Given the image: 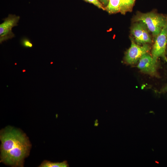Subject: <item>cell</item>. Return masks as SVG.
<instances>
[{
  "label": "cell",
  "mask_w": 167,
  "mask_h": 167,
  "mask_svg": "<svg viewBox=\"0 0 167 167\" xmlns=\"http://www.w3.org/2000/svg\"><path fill=\"white\" fill-rule=\"evenodd\" d=\"M135 0H120V12L125 14L132 11Z\"/></svg>",
  "instance_id": "obj_8"
},
{
  "label": "cell",
  "mask_w": 167,
  "mask_h": 167,
  "mask_svg": "<svg viewBox=\"0 0 167 167\" xmlns=\"http://www.w3.org/2000/svg\"><path fill=\"white\" fill-rule=\"evenodd\" d=\"M162 91L167 92V86H165L163 88L162 90Z\"/></svg>",
  "instance_id": "obj_14"
},
{
  "label": "cell",
  "mask_w": 167,
  "mask_h": 167,
  "mask_svg": "<svg viewBox=\"0 0 167 167\" xmlns=\"http://www.w3.org/2000/svg\"><path fill=\"white\" fill-rule=\"evenodd\" d=\"M147 28L145 24L141 22L136 23L132 27L131 33L138 45L151 42L152 40Z\"/></svg>",
  "instance_id": "obj_6"
},
{
  "label": "cell",
  "mask_w": 167,
  "mask_h": 167,
  "mask_svg": "<svg viewBox=\"0 0 167 167\" xmlns=\"http://www.w3.org/2000/svg\"><path fill=\"white\" fill-rule=\"evenodd\" d=\"M167 44V22L160 33L156 36L152 50V57L156 62L159 57L167 61L165 55V49Z\"/></svg>",
  "instance_id": "obj_3"
},
{
  "label": "cell",
  "mask_w": 167,
  "mask_h": 167,
  "mask_svg": "<svg viewBox=\"0 0 167 167\" xmlns=\"http://www.w3.org/2000/svg\"><path fill=\"white\" fill-rule=\"evenodd\" d=\"M104 6H106L108 5L109 0H98Z\"/></svg>",
  "instance_id": "obj_13"
},
{
  "label": "cell",
  "mask_w": 167,
  "mask_h": 167,
  "mask_svg": "<svg viewBox=\"0 0 167 167\" xmlns=\"http://www.w3.org/2000/svg\"><path fill=\"white\" fill-rule=\"evenodd\" d=\"M21 45L24 47L27 48H31L33 45L31 41L27 37H24L20 40Z\"/></svg>",
  "instance_id": "obj_11"
},
{
  "label": "cell",
  "mask_w": 167,
  "mask_h": 167,
  "mask_svg": "<svg viewBox=\"0 0 167 167\" xmlns=\"http://www.w3.org/2000/svg\"><path fill=\"white\" fill-rule=\"evenodd\" d=\"M20 17L9 14L7 17L3 19V22L0 24V43L15 37L12 31V28L18 25Z\"/></svg>",
  "instance_id": "obj_4"
},
{
  "label": "cell",
  "mask_w": 167,
  "mask_h": 167,
  "mask_svg": "<svg viewBox=\"0 0 167 167\" xmlns=\"http://www.w3.org/2000/svg\"><path fill=\"white\" fill-rule=\"evenodd\" d=\"M86 2L92 4L99 9L105 10L103 5L98 0H83Z\"/></svg>",
  "instance_id": "obj_12"
},
{
  "label": "cell",
  "mask_w": 167,
  "mask_h": 167,
  "mask_svg": "<svg viewBox=\"0 0 167 167\" xmlns=\"http://www.w3.org/2000/svg\"><path fill=\"white\" fill-rule=\"evenodd\" d=\"M0 139L1 162L13 166H23L31 147L26 135L9 126L1 131Z\"/></svg>",
  "instance_id": "obj_1"
},
{
  "label": "cell",
  "mask_w": 167,
  "mask_h": 167,
  "mask_svg": "<svg viewBox=\"0 0 167 167\" xmlns=\"http://www.w3.org/2000/svg\"><path fill=\"white\" fill-rule=\"evenodd\" d=\"M150 47L147 44L140 46L136 44L134 39H131V47L127 51L125 57V60L128 64L136 63L144 54L149 51Z\"/></svg>",
  "instance_id": "obj_5"
},
{
  "label": "cell",
  "mask_w": 167,
  "mask_h": 167,
  "mask_svg": "<svg viewBox=\"0 0 167 167\" xmlns=\"http://www.w3.org/2000/svg\"><path fill=\"white\" fill-rule=\"evenodd\" d=\"M137 66L144 73L152 75L156 74V62L148 53L143 55L140 58Z\"/></svg>",
  "instance_id": "obj_7"
},
{
  "label": "cell",
  "mask_w": 167,
  "mask_h": 167,
  "mask_svg": "<svg viewBox=\"0 0 167 167\" xmlns=\"http://www.w3.org/2000/svg\"><path fill=\"white\" fill-rule=\"evenodd\" d=\"M41 167H67L69 165L66 161H64L61 162H52L50 161H45L39 166Z\"/></svg>",
  "instance_id": "obj_10"
},
{
  "label": "cell",
  "mask_w": 167,
  "mask_h": 167,
  "mask_svg": "<svg viewBox=\"0 0 167 167\" xmlns=\"http://www.w3.org/2000/svg\"><path fill=\"white\" fill-rule=\"evenodd\" d=\"M133 20L144 23L153 36H156L166 24L167 18L152 12L145 13L138 12L134 17Z\"/></svg>",
  "instance_id": "obj_2"
},
{
  "label": "cell",
  "mask_w": 167,
  "mask_h": 167,
  "mask_svg": "<svg viewBox=\"0 0 167 167\" xmlns=\"http://www.w3.org/2000/svg\"><path fill=\"white\" fill-rule=\"evenodd\" d=\"M120 0H109L108 4L105 8L109 14H114L120 12Z\"/></svg>",
  "instance_id": "obj_9"
}]
</instances>
